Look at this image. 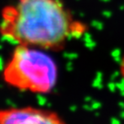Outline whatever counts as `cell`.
<instances>
[{
  "label": "cell",
  "mask_w": 124,
  "mask_h": 124,
  "mask_svg": "<svg viewBox=\"0 0 124 124\" xmlns=\"http://www.w3.org/2000/svg\"><path fill=\"white\" fill-rule=\"evenodd\" d=\"M88 30L62 0H16L0 13L1 38L44 51H61Z\"/></svg>",
  "instance_id": "cell-1"
},
{
  "label": "cell",
  "mask_w": 124,
  "mask_h": 124,
  "mask_svg": "<svg viewBox=\"0 0 124 124\" xmlns=\"http://www.w3.org/2000/svg\"><path fill=\"white\" fill-rule=\"evenodd\" d=\"M58 66L46 51L17 44L2 69V80L8 86L23 92L45 95L58 81Z\"/></svg>",
  "instance_id": "cell-2"
},
{
  "label": "cell",
  "mask_w": 124,
  "mask_h": 124,
  "mask_svg": "<svg viewBox=\"0 0 124 124\" xmlns=\"http://www.w3.org/2000/svg\"><path fill=\"white\" fill-rule=\"evenodd\" d=\"M0 124H68L57 112L39 107H10L0 109Z\"/></svg>",
  "instance_id": "cell-3"
},
{
  "label": "cell",
  "mask_w": 124,
  "mask_h": 124,
  "mask_svg": "<svg viewBox=\"0 0 124 124\" xmlns=\"http://www.w3.org/2000/svg\"><path fill=\"white\" fill-rule=\"evenodd\" d=\"M120 76L122 77V79L124 81V53L122 54L121 58H120Z\"/></svg>",
  "instance_id": "cell-4"
}]
</instances>
